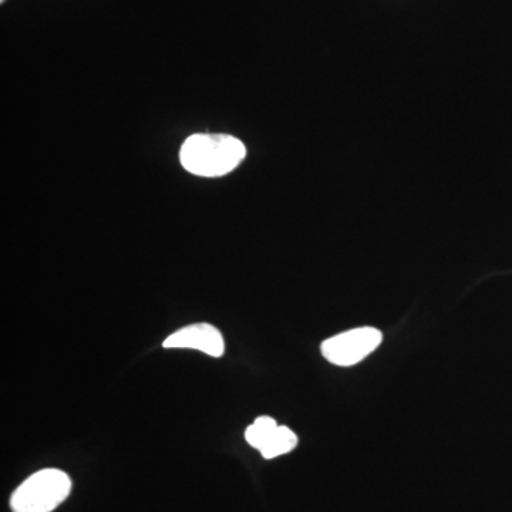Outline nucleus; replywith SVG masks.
<instances>
[{"mask_svg": "<svg viewBox=\"0 0 512 512\" xmlns=\"http://www.w3.org/2000/svg\"><path fill=\"white\" fill-rule=\"evenodd\" d=\"M247 157V147L228 134H194L181 147V164L198 177H222L232 173Z\"/></svg>", "mask_w": 512, "mask_h": 512, "instance_id": "obj_1", "label": "nucleus"}, {"mask_svg": "<svg viewBox=\"0 0 512 512\" xmlns=\"http://www.w3.org/2000/svg\"><path fill=\"white\" fill-rule=\"evenodd\" d=\"M72 480L62 470L37 471L16 488L10 498L13 512H52L69 497Z\"/></svg>", "mask_w": 512, "mask_h": 512, "instance_id": "obj_2", "label": "nucleus"}, {"mask_svg": "<svg viewBox=\"0 0 512 512\" xmlns=\"http://www.w3.org/2000/svg\"><path fill=\"white\" fill-rule=\"evenodd\" d=\"M382 340L383 335L379 329L366 326V328L348 330L326 339L320 346V352L333 365L355 366L367 356L372 355L379 348Z\"/></svg>", "mask_w": 512, "mask_h": 512, "instance_id": "obj_3", "label": "nucleus"}, {"mask_svg": "<svg viewBox=\"0 0 512 512\" xmlns=\"http://www.w3.org/2000/svg\"><path fill=\"white\" fill-rule=\"evenodd\" d=\"M165 349L200 350L205 355L222 357L225 353L224 336L210 323H194L177 330L164 340Z\"/></svg>", "mask_w": 512, "mask_h": 512, "instance_id": "obj_4", "label": "nucleus"}, {"mask_svg": "<svg viewBox=\"0 0 512 512\" xmlns=\"http://www.w3.org/2000/svg\"><path fill=\"white\" fill-rule=\"evenodd\" d=\"M296 446H298L296 434L286 426H279L272 434L271 439L266 441L265 446L259 451L265 460H272V458L291 453Z\"/></svg>", "mask_w": 512, "mask_h": 512, "instance_id": "obj_5", "label": "nucleus"}, {"mask_svg": "<svg viewBox=\"0 0 512 512\" xmlns=\"http://www.w3.org/2000/svg\"><path fill=\"white\" fill-rule=\"evenodd\" d=\"M278 427L279 424L272 417H258L245 431V439H247L249 446L261 450Z\"/></svg>", "mask_w": 512, "mask_h": 512, "instance_id": "obj_6", "label": "nucleus"}, {"mask_svg": "<svg viewBox=\"0 0 512 512\" xmlns=\"http://www.w3.org/2000/svg\"><path fill=\"white\" fill-rule=\"evenodd\" d=\"M2 2H5V0H2Z\"/></svg>", "mask_w": 512, "mask_h": 512, "instance_id": "obj_7", "label": "nucleus"}]
</instances>
